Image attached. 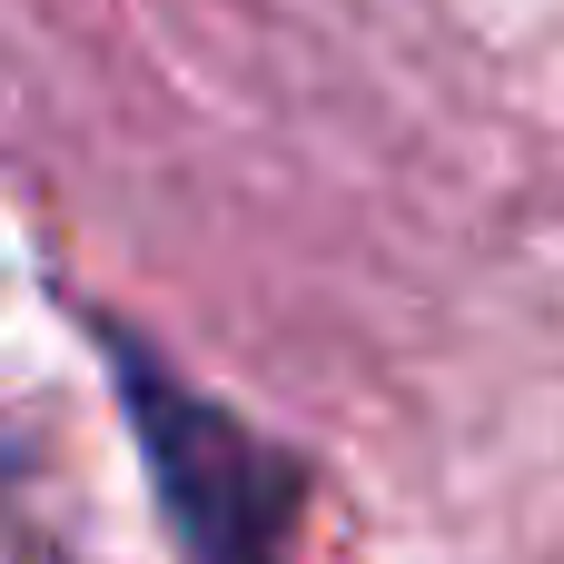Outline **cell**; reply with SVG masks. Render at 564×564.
Returning a JSON list of instances; mask_svg holds the SVG:
<instances>
[{"label": "cell", "instance_id": "obj_1", "mask_svg": "<svg viewBox=\"0 0 564 564\" xmlns=\"http://www.w3.org/2000/svg\"><path fill=\"white\" fill-rule=\"evenodd\" d=\"M109 397H119V426H129V456L149 476V506L169 525L178 564H297L307 545V516H317V466L268 436L258 416H238L228 397H208L149 327L69 297Z\"/></svg>", "mask_w": 564, "mask_h": 564}]
</instances>
